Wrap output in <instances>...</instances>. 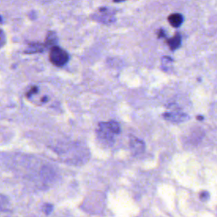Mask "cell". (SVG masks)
I'll list each match as a JSON object with an SVG mask.
<instances>
[{
  "label": "cell",
  "mask_w": 217,
  "mask_h": 217,
  "mask_svg": "<svg viewBox=\"0 0 217 217\" xmlns=\"http://www.w3.org/2000/svg\"><path fill=\"white\" fill-rule=\"evenodd\" d=\"M49 59L51 63L56 66H63L67 63L69 59V55L64 49L59 47H52L49 53Z\"/></svg>",
  "instance_id": "6da1fadb"
},
{
  "label": "cell",
  "mask_w": 217,
  "mask_h": 217,
  "mask_svg": "<svg viewBox=\"0 0 217 217\" xmlns=\"http://www.w3.org/2000/svg\"><path fill=\"white\" fill-rule=\"evenodd\" d=\"M169 23L172 25L173 27H179L183 22V16L181 14H172L168 17Z\"/></svg>",
  "instance_id": "7a4b0ae2"
},
{
  "label": "cell",
  "mask_w": 217,
  "mask_h": 217,
  "mask_svg": "<svg viewBox=\"0 0 217 217\" xmlns=\"http://www.w3.org/2000/svg\"><path fill=\"white\" fill-rule=\"evenodd\" d=\"M181 42H182V37H181L179 33H177L172 38L167 41V43H168V45L172 50H175L181 45Z\"/></svg>",
  "instance_id": "3957f363"
},
{
  "label": "cell",
  "mask_w": 217,
  "mask_h": 217,
  "mask_svg": "<svg viewBox=\"0 0 217 217\" xmlns=\"http://www.w3.org/2000/svg\"><path fill=\"white\" fill-rule=\"evenodd\" d=\"M56 42H57V37H56L55 33L48 32V34L47 35V38H46V46L53 45Z\"/></svg>",
  "instance_id": "277c9868"
},
{
  "label": "cell",
  "mask_w": 217,
  "mask_h": 217,
  "mask_svg": "<svg viewBox=\"0 0 217 217\" xmlns=\"http://www.w3.org/2000/svg\"><path fill=\"white\" fill-rule=\"evenodd\" d=\"M108 126H109V128H110V130L111 131L114 133V134H118V133H120V126H119V124L116 122V121H109L108 123Z\"/></svg>",
  "instance_id": "5b68a950"
},
{
  "label": "cell",
  "mask_w": 217,
  "mask_h": 217,
  "mask_svg": "<svg viewBox=\"0 0 217 217\" xmlns=\"http://www.w3.org/2000/svg\"><path fill=\"white\" fill-rule=\"evenodd\" d=\"M43 212L45 213L46 215H49V214L53 211L54 207H53V205H50V204H45V205H43Z\"/></svg>",
  "instance_id": "8992f818"
},
{
  "label": "cell",
  "mask_w": 217,
  "mask_h": 217,
  "mask_svg": "<svg viewBox=\"0 0 217 217\" xmlns=\"http://www.w3.org/2000/svg\"><path fill=\"white\" fill-rule=\"evenodd\" d=\"M6 204H7V200L4 199V196L0 195V210H4Z\"/></svg>",
  "instance_id": "52a82bcc"
},
{
  "label": "cell",
  "mask_w": 217,
  "mask_h": 217,
  "mask_svg": "<svg viewBox=\"0 0 217 217\" xmlns=\"http://www.w3.org/2000/svg\"><path fill=\"white\" fill-rule=\"evenodd\" d=\"M209 199H210V194H209L208 192L205 191V192H202L200 194V199L202 201H207Z\"/></svg>",
  "instance_id": "ba28073f"
},
{
  "label": "cell",
  "mask_w": 217,
  "mask_h": 217,
  "mask_svg": "<svg viewBox=\"0 0 217 217\" xmlns=\"http://www.w3.org/2000/svg\"><path fill=\"white\" fill-rule=\"evenodd\" d=\"M37 92V87H32L31 90H30V92H27V94H26V96L27 97H29L30 95H32V94H33V93H36Z\"/></svg>",
  "instance_id": "9c48e42d"
},
{
  "label": "cell",
  "mask_w": 217,
  "mask_h": 217,
  "mask_svg": "<svg viewBox=\"0 0 217 217\" xmlns=\"http://www.w3.org/2000/svg\"><path fill=\"white\" fill-rule=\"evenodd\" d=\"M4 44V33L2 31H0V47Z\"/></svg>",
  "instance_id": "30bf717a"
},
{
  "label": "cell",
  "mask_w": 217,
  "mask_h": 217,
  "mask_svg": "<svg viewBox=\"0 0 217 217\" xmlns=\"http://www.w3.org/2000/svg\"><path fill=\"white\" fill-rule=\"evenodd\" d=\"M197 118H198L199 120H203V117H201V116H198Z\"/></svg>",
  "instance_id": "8fae6325"
},
{
  "label": "cell",
  "mask_w": 217,
  "mask_h": 217,
  "mask_svg": "<svg viewBox=\"0 0 217 217\" xmlns=\"http://www.w3.org/2000/svg\"><path fill=\"white\" fill-rule=\"evenodd\" d=\"M1 21H2V18H1V16H0V23H1Z\"/></svg>",
  "instance_id": "7c38bea8"
}]
</instances>
